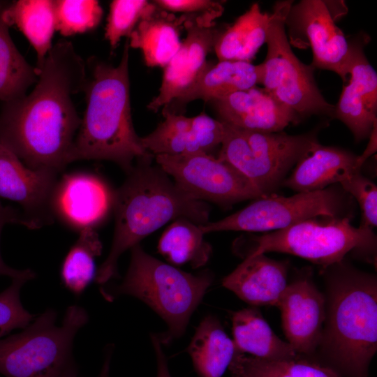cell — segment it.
<instances>
[{"label": "cell", "mask_w": 377, "mask_h": 377, "mask_svg": "<svg viewBox=\"0 0 377 377\" xmlns=\"http://www.w3.org/2000/svg\"><path fill=\"white\" fill-rule=\"evenodd\" d=\"M61 377H77V372H76V370H73V371H69L65 374H64L63 376H61Z\"/></svg>", "instance_id": "b9f144b4"}, {"label": "cell", "mask_w": 377, "mask_h": 377, "mask_svg": "<svg viewBox=\"0 0 377 377\" xmlns=\"http://www.w3.org/2000/svg\"><path fill=\"white\" fill-rule=\"evenodd\" d=\"M164 121L150 134L141 138L144 148L154 156L160 154H210L221 145L223 124L205 113L193 117L164 109Z\"/></svg>", "instance_id": "e0dca14e"}, {"label": "cell", "mask_w": 377, "mask_h": 377, "mask_svg": "<svg viewBox=\"0 0 377 377\" xmlns=\"http://www.w3.org/2000/svg\"><path fill=\"white\" fill-rule=\"evenodd\" d=\"M153 3L163 10L182 13L208 27L214 26V20L223 12L221 3L209 0H156Z\"/></svg>", "instance_id": "8d00e7d4"}, {"label": "cell", "mask_w": 377, "mask_h": 377, "mask_svg": "<svg viewBox=\"0 0 377 377\" xmlns=\"http://www.w3.org/2000/svg\"><path fill=\"white\" fill-rule=\"evenodd\" d=\"M27 281L13 279L11 284L0 293V339L15 329H24L34 319L20 300L21 288Z\"/></svg>", "instance_id": "836d02e7"}, {"label": "cell", "mask_w": 377, "mask_h": 377, "mask_svg": "<svg viewBox=\"0 0 377 377\" xmlns=\"http://www.w3.org/2000/svg\"><path fill=\"white\" fill-rule=\"evenodd\" d=\"M48 309L18 334L0 339V373L6 377H61L76 370L72 355L75 334L88 321L80 306L67 308L61 326Z\"/></svg>", "instance_id": "8992f818"}, {"label": "cell", "mask_w": 377, "mask_h": 377, "mask_svg": "<svg viewBox=\"0 0 377 377\" xmlns=\"http://www.w3.org/2000/svg\"><path fill=\"white\" fill-rule=\"evenodd\" d=\"M271 20L272 14L263 13L259 4L253 3L218 36L214 50L219 61L251 62L266 42Z\"/></svg>", "instance_id": "484cf974"}, {"label": "cell", "mask_w": 377, "mask_h": 377, "mask_svg": "<svg viewBox=\"0 0 377 377\" xmlns=\"http://www.w3.org/2000/svg\"><path fill=\"white\" fill-rule=\"evenodd\" d=\"M232 326L237 352L265 360L290 358L299 355L288 341L281 339L272 331L256 307L234 312Z\"/></svg>", "instance_id": "603a6c76"}, {"label": "cell", "mask_w": 377, "mask_h": 377, "mask_svg": "<svg viewBox=\"0 0 377 377\" xmlns=\"http://www.w3.org/2000/svg\"><path fill=\"white\" fill-rule=\"evenodd\" d=\"M187 34L180 49L164 67L158 94L147 108L154 112L178 98L197 80L206 67V57L214 49L221 32L212 27L187 18L184 24Z\"/></svg>", "instance_id": "2e32d148"}, {"label": "cell", "mask_w": 377, "mask_h": 377, "mask_svg": "<svg viewBox=\"0 0 377 377\" xmlns=\"http://www.w3.org/2000/svg\"><path fill=\"white\" fill-rule=\"evenodd\" d=\"M325 319L314 359L341 377H367L377 350V279L343 260L323 268Z\"/></svg>", "instance_id": "7a4b0ae2"}, {"label": "cell", "mask_w": 377, "mask_h": 377, "mask_svg": "<svg viewBox=\"0 0 377 377\" xmlns=\"http://www.w3.org/2000/svg\"><path fill=\"white\" fill-rule=\"evenodd\" d=\"M360 205L362 221L360 226L374 229L377 225V186L361 172H357L339 184Z\"/></svg>", "instance_id": "d590c367"}, {"label": "cell", "mask_w": 377, "mask_h": 377, "mask_svg": "<svg viewBox=\"0 0 377 377\" xmlns=\"http://www.w3.org/2000/svg\"><path fill=\"white\" fill-rule=\"evenodd\" d=\"M154 158L182 190L197 200L230 207L266 196L235 168L211 154H160Z\"/></svg>", "instance_id": "8fae6325"}, {"label": "cell", "mask_w": 377, "mask_h": 377, "mask_svg": "<svg viewBox=\"0 0 377 377\" xmlns=\"http://www.w3.org/2000/svg\"><path fill=\"white\" fill-rule=\"evenodd\" d=\"M151 4L146 0H114L110 3L105 38L112 49L116 48L122 37L129 38Z\"/></svg>", "instance_id": "d6a6232c"}, {"label": "cell", "mask_w": 377, "mask_h": 377, "mask_svg": "<svg viewBox=\"0 0 377 377\" xmlns=\"http://www.w3.org/2000/svg\"><path fill=\"white\" fill-rule=\"evenodd\" d=\"M153 157L136 160L121 186L114 191L115 226L110 252L96 272L95 281L103 285L117 275L121 255L169 221L186 219L207 223L210 207L182 190Z\"/></svg>", "instance_id": "3957f363"}, {"label": "cell", "mask_w": 377, "mask_h": 377, "mask_svg": "<svg viewBox=\"0 0 377 377\" xmlns=\"http://www.w3.org/2000/svg\"><path fill=\"white\" fill-rule=\"evenodd\" d=\"M59 174L28 168L0 144V198L21 206L28 228L36 229L54 222L53 198Z\"/></svg>", "instance_id": "7c38bea8"}, {"label": "cell", "mask_w": 377, "mask_h": 377, "mask_svg": "<svg viewBox=\"0 0 377 377\" xmlns=\"http://www.w3.org/2000/svg\"><path fill=\"white\" fill-rule=\"evenodd\" d=\"M55 29L64 36L94 30L98 26L103 9L95 0L54 1Z\"/></svg>", "instance_id": "4dcf8cb0"}, {"label": "cell", "mask_w": 377, "mask_h": 377, "mask_svg": "<svg viewBox=\"0 0 377 377\" xmlns=\"http://www.w3.org/2000/svg\"><path fill=\"white\" fill-rule=\"evenodd\" d=\"M290 14L297 20L311 47V65L333 71L343 82L348 81L352 45L335 24L326 3L320 0H304L291 7Z\"/></svg>", "instance_id": "9a60e30c"}, {"label": "cell", "mask_w": 377, "mask_h": 377, "mask_svg": "<svg viewBox=\"0 0 377 377\" xmlns=\"http://www.w3.org/2000/svg\"><path fill=\"white\" fill-rule=\"evenodd\" d=\"M151 340L154 348L156 359L157 362L156 377H172L168 366L167 358L162 348V343L157 334H151Z\"/></svg>", "instance_id": "f35d334b"}, {"label": "cell", "mask_w": 377, "mask_h": 377, "mask_svg": "<svg viewBox=\"0 0 377 377\" xmlns=\"http://www.w3.org/2000/svg\"><path fill=\"white\" fill-rule=\"evenodd\" d=\"M357 155L343 149L318 144L295 165L282 186L297 193L326 188L360 172Z\"/></svg>", "instance_id": "ffe728a7"}, {"label": "cell", "mask_w": 377, "mask_h": 377, "mask_svg": "<svg viewBox=\"0 0 377 377\" xmlns=\"http://www.w3.org/2000/svg\"><path fill=\"white\" fill-rule=\"evenodd\" d=\"M111 354L112 349L111 347H109V349L106 353L105 359L100 373V377H110V364Z\"/></svg>", "instance_id": "60d3db41"}, {"label": "cell", "mask_w": 377, "mask_h": 377, "mask_svg": "<svg viewBox=\"0 0 377 377\" xmlns=\"http://www.w3.org/2000/svg\"><path fill=\"white\" fill-rule=\"evenodd\" d=\"M352 50L348 66V78L361 92L367 109L374 114L377 112V75L367 60L362 44L351 43Z\"/></svg>", "instance_id": "e575fe53"}, {"label": "cell", "mask_w": 377, "mask_h": 377, "mask_svg": "<svg viewBox=\"0 0 377 377\" xmlns=\"http://www.w3.org/2000/svg\"><path fill=\"white\" fill-rule=\"evenodd\" d=\"M376 151V125L374 127L369 136V142L363 152L358 156L359 163L362 166L366 160Z\"/></svg>", "instance_id": "ab89813d"}, {"label": "cell", "mask_w": 377, "mask_h": 377, "mask_svg": "<svg viewBox=\"0 0 377 377\" xmlns=\"http://www.w3.org/2000/svg\"><path fill=\"white\" fill-rule=\"evenodd\" d=\"M102 244L94 229L80 232L61 268L64 286L75 295L82 294L96 276L95 258L101 255Z\"/></svg>", "instance_id": "f546056e"}, {"label": "cell", "mask_w": 377, "mask_h": 377, "mask_svg": "<svg viewBox=\"0 0 377 377\" xmlns=\"http://www.w3.org/2000/svg\"><path fill=\"white\" fill-rule=\"evenodd\" d=\"M8 223H18L27 228V223L21 211L12 206H3L0 201V237L3 226ZM0 275L9 276L12 279L24 278L28 281L36 276L35 272L30 269L20 270L7 265L3 260L1 253Z\"/></svg>", "instance_id": "74e56055"}, {"label": "cell", "mask_w": 377, "mask_h": 377, "mask_svg": "<svg viewBox=\"0 0 377 377\" xmlns=\"http://www.w3.org/2000/svg\"><path fill=\"white\" fill-rule=\"evenodd\" d=\"M345 193L342 188L330 187L290 197L270 194L223 219L200 227L205 234L225 230L266 232L318 216L339 217L346 205Z\"/></svg>", "instance_id": "30bf717a"}, {"label": "cell", "mask_w": 377, "mask_h": 377, "mask_svg": "<svg viewBox=\"0 0 377 377\" xmlns=\"http://www.w3.org/2000/svg\"><path fill=\"white\" fill-rule=\"evenodd\" d=\"M187 17L159 8L153 2L128 40L129 47L140 49L149 67H165L180 49V30Z\"/></svg>", "instance_id": "44dd1931"}, {"label": "cell", "mask_w": 377, "mask_h": 377, "mask_svg": "<svg viewBox=\"0 0 377 377\" xmlns=\"http://www.w3.org/2000/svg\"><path fill=\"white\" fill-rule=\"evenodd\" d=\"M2 17L8 27L15 26L36 52L39 68L52 47L55 29L54 1L17 0L6 3Z\"/></svg>", "instance_id": "cb8c5ba5"}, {"label": "cell", "mask_w": 377, "mask_h": 377, "mask_svg": "<svg viewBox=\"0 0 377 377\" xmlns=\"http://www.w3.org/2000/svg\"><path fill=\"white\" fill-rule=\"evenodd\" d=\"M288 265L265 254L247 256L222 285L244 302L253 306L276 303L287 284Z\"/></svg>", "instance_id": "d6986e66"}, {"label": "cell", "mask_w": 377, "mask_h": 377, "mask_svg": "<svg viewBox=\"0 0 377 377\" xmlns=\"http://www.w3.org/2000/svg\"><path fill=\"white\" fill-rule=\"evenodd\" d=\"M128 40L117 66L90 60L84 91L87 107L70 154L79 160H107L129 172L138 159L154 157L134 129L130 104Z\"/></svg>", "instance_id": "277c9868"}, {"label": "cell", "mask_w": 377, "mask_h": 377, "mask_svg": "<svg viewBox=\"0 0 377 377\" xmlns=\"http://www.w3.org/2000/svg\"><path fill=\"white\" fill-rule=\"evenodd\" d=\"M288 342L299 355L314 357L325 319V297L309 276L288 284L276 305Z\"/></svg>", "instance_id": "4fadbf2b"}, {"label": "cell", "mask_w": 377, "mask_h": 377, "mask_svg": "<svg viewBox=\"0 0 377 377\" xmlns=\"http://www.w3.org/2000/svg\"><path fill=\"white\" fill-rule=\"evenodd\" d=\"M260 84V66L241 61L207 63L195 82L176 100L186 103L193 100L213 101Z\"/></svg>", "instance_id": "7402d4cb"}, {"label": "cell", "mask_w": 377, "mask_h": 377, "mask_svg": "<svg viewBox=\"0 0 377 377\" xmlns=\"http://www.w3.org/2000/svg\"><path fill=\"white\" fill-rule=\"evenodd\" d=\"M221 121L248 130L281 132L300 117L256 86L212 101Z\"/></svg>", "instance_id": "ac0fdd59"}, {"label": "cell", "mask_w": 377, "mask_h": 377, "mask_svg": "<svg viewBox=\"0 0 377 377\" xmlns=\"http://www.w3.org/2000/svg\"><path fill=\"white\" fill-rule=\"evenodd\" d=\"M256 246L248 256L281 252L295 255L325 268L355 251L374 257L376 237L372 229L355 228L350 217L315 218L254 237Z\"/></svg>", "instance_id": "9c48e42d"}, {"label": "cell", "mask_w": 377, "mask_h": 377, "mask_svg": "<svg viewBox=\"0 0 377 377\" xmlns=\"http://www.w3.org/2000/svg\"><path fill=\"white\" fill-rule=\"evenodd\" d=\"M205 235L200 225L186 219H176L161 235L158 251L172 265L200 267L212 254V246L205 239Z\"/></svg>", "instance_id": "83f0119b"}, {"label": "cell", "mask_w": 377, "mask_h": 377, "mask_svg": "<svg viewBox=\"0 0 377 377\" xmlns=\"http://www.w3.org/2000/svg\"><path fill=\"white\" fill-rule=\"evenodd\" d=\"M37 69L29 94L3 103L0 144L31 169L60 173L70 163L82 121L72 96L84 91L87 65L73 44L61 39Z\"/></svg>", "instance_id": "6da1fadb"}, {"label": "cell", "mask_w": 377, "mask_h": 377, "mask_svg": "<svg viewBox=\"0 0 377 377\" xmlns=\"http://www.w3.org/2000/svg\"><path fill=\"white\" fill-rule=\"evenodd\" d=\"M223 124L218 158L242 173L265 195L282 184L290 168L319 144L313 133L291 135Z\"/></svg>", "instance_id": "52a82bcc"}, {"label": "cell", "mask_w": 377, "mask_h": 377, "mask_svg": "<svg viewBox=\"0 0 377 377\" xmlns=\"http://www.w3.org/2000/svg\"><path fill=\"white\" fill-rule=\"evenodd\" d=\"M228 368L231 377H341L314 358L301 355L265 360L236 351Z\"/></svg>", "instance_id": "4316f807"}, {"label": "cell", "mask_w": 377, "mask_h": 377, "mask_svg": "<svg viewBox=\"0 0 377 377\" xmlns=\"http://www.w3.org/2000/svg\"><path fill=\"white\" fill-rule=\"evenodd\" d=\"M212 281L210 272H186L153 257L137 244L131 249V261L123 281L103 294L111 300L131 295L151 308L168 326L165 332L158 335L161 343L167 344L184 333Z\"/></svg>", "instance_id": "5b68a950"}, {"label": "cell", "mask_w": 377, "mask_h": 377, "mask_svg": "<svg viewBox=\"0 0 377 377\" xmlns=\"http://www.w3.org/2000/svg\"><path fill=\"white\" fill-rule=\"evenodd\" d=\"M333 118L342 121L357 142L369 138L376 125V115L367 109L362 94L350 78L334 106Z\"/></svg>", "instance_id": "1f68e13d"}, {"label": "cell", "mask_w": 377, "mask_h": 377, "mask_svg": "<svg viewBox=\"0 0 377 377\" xmlns=\"http://www.w3.org/2000/svg\"><path fill=\"white\" fill-rule=\"evenodd\" d=\"M114 193L94 174L74 172L59 178L53 209L55 219L79 232L94 229L113 209Z\"/></svg>", "instance_id": "5bb4252c"}, {"label": "cell", "mask_w": 377, "mask_h": 377, "mask_svg": "<svg viewBox=\"0 0 377 377\" xmlns=\"http://www.w3.org/2000/svg\"><path fill=\"white\" fill-rule=\"evenodd\" d=\"M6 2L0 1V101L9 102L27 94L37 82L39 71L20 52L2 17Z\"/></svg>", "instance_id": "f1b7e54d"}, {"label": "cell", "mask_w": 377, "mask_h": 377, "mask_svg": "<svg viewBox=\"0 0 377 377\" xmlns=\"http://www.w3.org/2000/svg\"><path fill=\"white\" fill-rule=\"evenodd\" d=\"M292 1L276 3L267 29V51L260 66V84L277 101L299 117L325 114L334 117V105L318 88L314 67L302 63L293 52L285 32Z\"/></svg>", "instance_id": "ba28073f"}, {"label": "cell", "mask_w": 377, "mask_h": 377, "mask_svg": "<svg viewBox=\"0 0 377 377\" xmlns=\"http://www.w3.org/2000/svg\"><path fill=\"white\" fill-rule=\"evenodd\" d=\"M188 353L200 377H221L236 349L219 319L209 315L197 327Z\"/></svg>", "instance_id": "d4e9b609"}]
</instances>
